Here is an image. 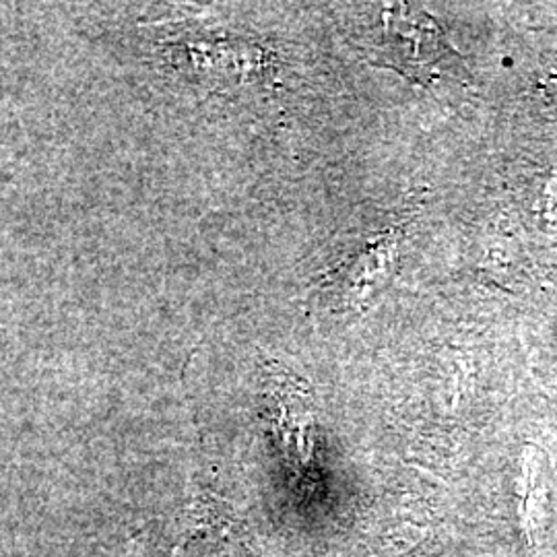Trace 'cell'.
Segmentation results:
<instances>
[{"mask_svg": "<svg viewBox=\"0 0 557 557\" xmlns=\"http://www.w3.org/2000/svg\"><path fill=\"white\" fill-rule=\"evenodd\" d=\"M400 234L388 230L370 239L358 252L338 262L322 278V294L337 308H359L391 278L397 264Z\"/></svg>", "mask_w": 557, "mask_h": 557, "instance_id": "obj_1", "label": "cell"}, {"mask_svg": "<svg viewBox=\"0 0 557 557\" xmlns=\"http://www.w3.org/2000/svg\"><path fill=\"white\" fill-rule=\"evenodd\" d=\"M395 21L391 25V40L397 48V54L403 62L411 64L413 71H432L436 69L438 62H444L446 57H450V48L442 44V38L434 27V23L428 20H418L416 15H403V13H391Z\"/></svg>", "mask_w": 557, "mask_h": 557, "instance_id": "obj_2", "label": "cell"}, {"mask_svg": "<svg viewBox=\"0 0 557 557\" xmlns=\"http://www.w3.org/2000/svg\"><path fill=\"white\" fill-rule=\"evenodd\" d=\"M278 411L281 436L285 438L287 446L296 448V458L299 462H306L312 448V411L298 388L294 391L289 386H283V391L278 393Z\"/></svg>", "mask_w": 557, "mask_h": 557, "instance_id": "obj_3", "label": "cell"}]
</instances>
